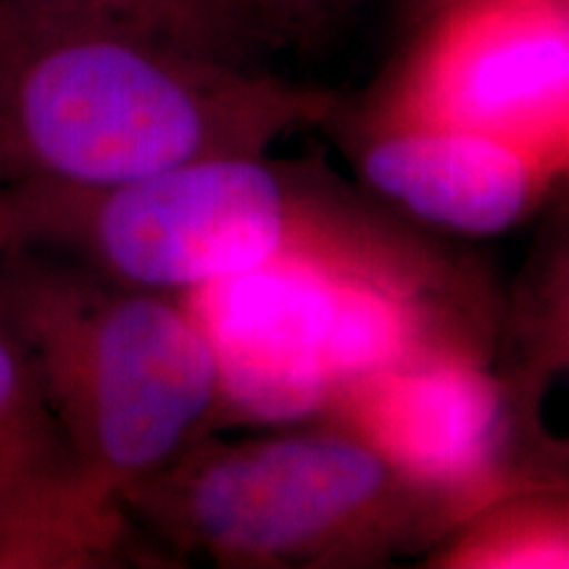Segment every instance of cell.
Here are the masks:
<instances>
[{
	"label": "cell",
	"instance_id": "obj_1",
	"mask_svg": "<svg viewBox=\"0 0 569 569\" xmlns=\"http://www.w3.org/2000/svg\"><path fill=\"white\" fill-rule=\"evenodd\" d=\"M340 98L124 21L0 0V188H111L269 153Z\"/></svg>",
	"mask_w": 569,
	"mask_h": 569
},
{
	"label": "cell",
	"instance_id": "obj_2",
	"mask_svg": "<svg viewBox=\"0 0 569 569\" xmlns=\"http://www.w3.org/2000/svg\"><path fill=\"white\" fill-rule=\"evenodd\" d=\"M322 161L219 156L111 188H0L6 248L193 296L290 259H346L403 230Z\"/></svg>",
	"mask_w": 569,
	"mask_h": 569
},
{
	"label": "cell",
	"instance_id": "obj_3",
	"mask_svg": "<svg viewBox=\"0 0 569 569\" xmlns=\"http://www.w3.org/2000/svg\"><path fill=\"white\" fill-rule=\"evenodd\" d=\"M0 327L77 465L117 498L219 432L217 346L188 296L11 246L0 264Z\"/></svg>",
	"mask_w": 569,
	"mask_h": 569
},
{
	"label": "cell",
	"instance_id": "obj_4",
	"mask_svg": "<svg viewBox=\"0 0 569 569\" xmlns=\"http://www.w3.org/2000/svg\"><path fill=\"white\" fill-rule=\"evenodd\" d=\"M119 501L174 567H380L453 530L440 503L336 419L267 436L209 432Z\"/></svg>",
	"mask_w": 569,
	"mask_h": 569
},
{
	"label": "cell",
	"instance_id": "obj_5",
	"mask_svg": "<svg viewBox=\"0 0 569 569\" xmlns=\"http://www.w3.org/2000/svg\"><path fill=\"white\" fill-rule=\"evenodd\" d=\"M353 106L519 142L569 177V0L440 6L403 59Z\"/></svg>",
	"mask_w": 569,
	"mask_h": 569
},
{
	"label": "cell",
	"instance_id": "obj_6",
	"mask_svg": "<svg viewBox=\"0 0 569 569\" xmlns=\"http://www.w3.org/2000/svg\"><path fill=\"white\" fill-rule=\"evenodd\" d=\"M322 419L365 438L453 528L532 490L515 401L490 353L440 351L390 367L340 393Z\"/></svg>",
	"mask_w": 569,
	"mask_h": 569
},
{
	"label": "cell",
	"instance_id": "obj_7",
	"mask_svg": "<svg viewBox=\"0 0 569 569\" xmlns=\"http://www.w3.org/2000/svg\"><path fill=\"white\" fill-rule=\"evenodd\" d=\"M365 193L425 227L490 238L549 201L565 169L532 148L461 127L386 119L340 98L322 124Z\"/></svg>",
	"mask_w": 569,
	"mask_h": 569
},
{
	"label": "cell",
	"instance_id": "obj_8",
	"mask_svg": "<svg viewBox=\"0 0 569 569\" xmlns=\"http://www.w3.org/2000/svg\"><path fill=\"white\" fill-rule=\"evenodd\" d=\"M172 567L96 486L0 327V569Z\"/></svg>",
	"mask_w": 569,
	"mask_h": 569
},
{
	"label": "cell",
	"instance_id": "obj_9",
	"mask_svg": "<svg viewBox=\"0 0 569 569\" xmlns=\"http://www.w3.org/2000/svg\"><path fill=\"white\" fill-rule=\"evenodd\" d=\"M540 246L511 319V361L503 365L515 415L528 443L543 417L569 390V211Z\"/></svg>",
	"mask_w": 569,
	"mask_h": 569
},
{
	"label": "cell",
	"instance_id": "obj_10",
	"mask_svg": "<svg viewBox=\"0 0 569 569\" xmlns=\"http://www.w3.org/2000/svg\"><path fill=\"white\" fill-rule=\"evenodd\" d=\"M436 569H569V488L503 496L425 551Z\"/></svg>",
	"mask_w": 569,
	"mask_h": 569
},
{
	"label": "cell",
	"instance_id": "obj_11",
	"mask_svg": "<svg viewBox=\"0 0 569 569\" xmlns=\"http://www.w3.org/2000/svg\"><path fill=\"white\" fill-rule=\"evenodd\" d=\"M53 9L124 21L224 59L259 63L282 46L248 0H32Z\"/></svg>",
	"mask_w": 569,
	"mask_h": 569
},
{
	"label": "cell",
	"instance_id": "obj_12",
	"mask_svg": "<svg viewBox=\"0 0 569 569\" xmlns=\"http://www.w3.org/2000/svg\"><path fill=\"white\" fill-rule=\"evenodd\" d=\"M261 19L272 27L280 42L317 40L336 27V21L356 0H248Z\"/></svg>",
	"mask_w": 569,
	"mask_h": 569
},
{
	"label": "cell",
	"instance_id": "obj_13",
	"mask_svg": "<svg viewBox=\"0 0 569 569\" xmlns=\"http://www.w3.org/2000/svg\"><path fill=\"white\" fill-rule=\"evenodd\" d=\"M422 3L427 6V11H436V9H440V6L453 3V0H422Z\"/></svg>",
	"mask_w": 569,
	"mask_h": 569
},
{
	"label": "cell",
	"instance_id": "obj_14",
	"mask_svg": "<svg viewBox=\"0 0 569 569\" xmlns=\"http://www.w3.org/2000/svg\"><path fill=\"white\" fill-rule=\"evenodd\" d=\"M3 256H6V238H3V224H0V264H3Z\"/></svg>",
	"mask_w": 569,
	"mask_h": 569
}]
</instances>
